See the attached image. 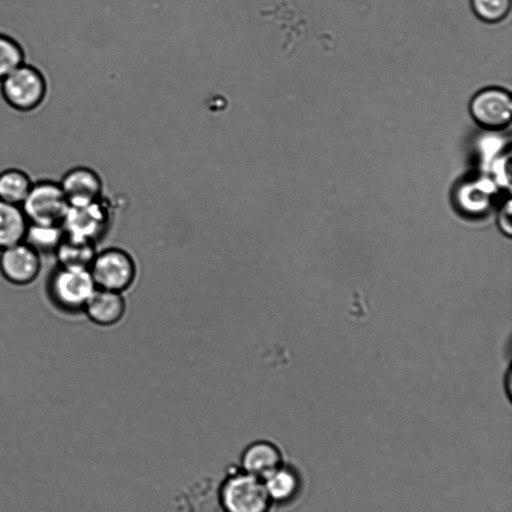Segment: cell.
<instances>
[{
  "label": "cell",
  "instance_id": "cell-6",
  "mask_svg": "<svg viewBox=\"0 0 512 512\" xmlns=\"http://www.w3.org/2000/svg\"><path fill=\"white\" fill-rule=\"evenodd\" d=\"M42 270V256L25 242L0 250V274L10 284L28 286Z\"/></svg>",
  "mask_w": 512,
  "mask_h": 512
},
{
  "label": "cell",
  "instance_id": "cell-12",
  "mask_svg": "<svg viewBox=\"0 0 512 512\" xmlns=\"http://www.w3.org/2000/svg\"><path fill=\"white\" fill-rule=\"evenodd\" d=\"M28 225L20 205L0 199V250L22 242Z\"/></svg>",
  "mask_w": 512,
  "mask_h": 512
},
{
  "label": "cell",
  "instance_id": "cell-13",
  "mask_svg": "<svg viewBox=\"0 0 512 512\" xmlns=\"http://www.w3.org/2000/svg\"><path fill=\"white\" fill-rule=\"evenodd\" d=\"M64 237L61 224L28 222L23 242L41 256L54 255Z\"/></svg>",
  "mask_w": 512,
  "mask_h": 512
},
{
  "label": "cell",
  "instance_id": "cell-15",
  "mask_svg": "<svg viewBox=\"0 0 512 512\" xmlns=\"http://www.w3.org/2000/svg\"><path fill=\"white\" fill-rule=\"evenodd\" d=\"M262 481L271 501L288 502L300 489V478L289 467L280 466Z\"/></svg>",
  "mask_w": 512,
  "mask_h": 512
},
{
  "label": "cell",
  "instance_id": "cell-8",
  "mask_svg": "<svg viewBox=\"0 0 512 512\" xmlns=\"http://www.w3.org/2000/svg\"><path fill=\"white\" fill-rule=\"evenodd\" d=\"M107 223V211L100 199L69 205L61 223L67 237L95 243Z\"/></svg>",
  "mask_w": 512,
  "mask_h": 512
},
{
  "label": "cell",
  "instance_id": "cell-7",
  "mask_svg": "<svg viewBox=\"0 0 512 512\" xmlns=\"http://www.w3.org/2000/svg\"><path fill=\"white\" fill-rule=\"evenodd\" d=\"M469 109L479 125L491 130L502 129L511 122V95L502 88H485L473 96Z\"/></svg>",
  "mask_w": 512,
  "mask_h": 512
},
{
  "label": "cell",
  "instance_id": "cell-4",
  "mask_svg": "<svg viewBox=\"0 0 512 512\" xmlns=\"http://www.w3.org/2000/svg\"><path fill=\"white\" fill-rule=\"evenodd\" d=\"M271 502L263 481L245 472L228 478L221 489L225 512H268Z\"/></svg>",
  "mask_w": 512,
  "mask_h": 512
},
{
  "label": "cell",
  "instance_id": "cell-9",
  "mask_svg": "<svg viewBox=\"0 0 512 512\" xmlns=\"http://www.w3.org/2000/svg\"><path fill=\"white\" fill-rule=\"evenodd\" d=\"M63 193L69 203L82 204L99 200L102 193V182L98 174L85 166H77L68 170L59 181Z\"/></svg>",
  "mask_w": 512,
  "mask_h": 512
},
{
  "label": "cell",
  "instance_id": "cell-11",
  "mask_svg": "<svg viewBox=\"0 0 512 512\" xmlns=\"http://www.w3.org/2000/svg\"><path fill=\"white\" fill-rule=\"evenodd\" d=\"M242 466L245 473L264 480L282 466V456L274 444L259 441L245 450L242 457Z\"/></svg>",
  "mask_w": 512,
  "mask_h": 512
},
{
  "label": "cell",
  "instance_id": "cell-17",
  "mask_svg": "<svg viewBox=\"0 0 512 512\" xmlns=\"http://www.w3.org/2000/svg\"><path fill=\"white\" fill-rule=\"evenodd\" d=\"M25 63L21 44L9 35L0 33V81Z\"/></svg>",
  "mask_w": 512,
  "mask_h": 512
},
{
  "label": "cell",
  "instance_id": "cell-2",
  "mask_svg": "<svg viewBox=\"0 0 512 512\" xmlns=\"http://www.w3.org/2000/svg\"><path fill=\"white\" fill-rule=\"evenodd\" d=\"M6 103L20 112L39 108L46 99L48 84L44 74L36 67L23 63L0 81Z\"/></svg>",
  "mask_w": 512,
  "mask_h": 512
},
{
  "label": "cell",
  "instance_id": "cell-18",
  "mask_svg": "<svg viewBox=\"0 0 512 512\" xmlns=\"http://www.w3.org/2000/svg\"><path fill=\"white\" fill-rule=\"evenodd\" d=\"M470 3L476 16L488 23L503 20L511 9V0H470Z\"/></svg>",
  "mask_w": 512,
  "mask_h": 512
},
{
  "label": "cell",
  "instance_id": "cell-5",
  "mask_svg": "<svg viewBox=\"0 0 512 512\" xmlns=\"http://www.w3.org/2000/svg\"><path fill=\"white\" fill-rule=\"evenodd\" d=\"M69 203L59 182L39 180L34 182L22 210L28 222L61 224Z\"/></svg>",
  "mask_w": 512,
  "mask_h": 512
},
{
  "label": "cell",
  "instance_id": "cell-3",
  "mask_svg": "<svg viewBox=\"0 0 512 512\" xmlns=\"http://www.w3.org/2000/svg\"><path fill=\"white\" fill-rule=\"evenodd\" d=\"M89 271L96 288L122 293L134 282L136 265L127 251L112 247L96 252Z\"/></svg>",
  "mask_w": 512,
  "mask_h": 512
},
{
  "label": "cell",
  "instance_id": "cell-16",
  "mask_svg": "<svg viewBox=\"0 0 512 512\" xmlns=\"http://www.w3.org/2000/svg\"><path fill=\"white\" fill-rule=\"evenodd\" d=\"M34 181L19 168H7L0 172V199L15 205H22Z\"/></svg>",
  "mask_w": 512,
  "mask_h": 512
},
{
  "label": "cell",
  "instance_id": "cell-10",
  "mask_svg": "<svg viewBox=\"0 0 512 512\" xmlns=\"http://www.w3.org/2000/svg\"><path fill=\"white\" fill-rule=\"evenodd\" d=\"M125 310L126 304L121 293L96 288L82 312L96 325L112 326L122 319Z\"/></svg>",
  "mask_w": 512,
  "mask_h": 512
},
{
  "label": "cell",
  "instance_id": "cell-1",
  "mask_svg": "<svg viewBox=\"0 0 512 512\" xmlns=\"http://www.w3.org/2000/svg\"><path fill=\"white\" fill-rule=\"evenodd\" d=\"M96 286L89 268L56 265L47 280V296L64 313H77L95 291Z\"/></svg>",
  "mask_w": 512,
  "mask_h": 512
},
{
  "label": "cell",
  "instance_id": "cell-14",
  "mask_svg": "<svg viewBox=\"0 0 512 512\" xmlns=\"http://www.w3.org/2000/svg\"><path fill=\"white\" fill-rule=\"evenodd\" d=\"M95 254L94 243L65 235L53 256L59 266L89 268Z\"/></svg>",
  "mask_w": 512,
  "mask_h": 512
}]
</instances>
